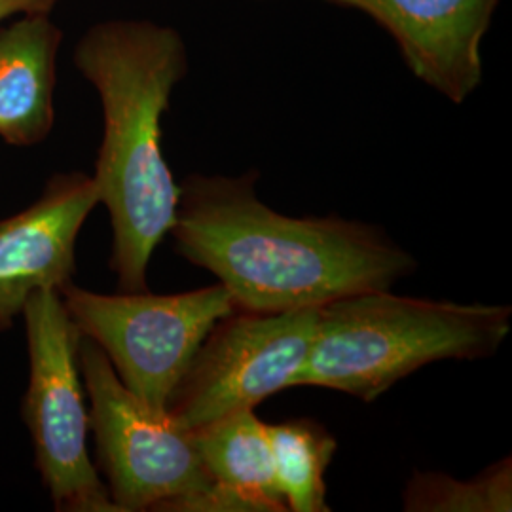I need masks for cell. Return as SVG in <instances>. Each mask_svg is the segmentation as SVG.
I'll return each mask as SVG.
<instances>
[{
	"mask_svg": "<svg viewBox=\"0 0 512 512\" xmlns=\"http://www.w3.org/2000/svg\"><path fill=\"white\" fill-rule=\"evenodd\" d=\"M511 306L353 294L319 308L310 355L296 385L374 403L437 361L492 357L511 332Z\"/></svg>",
	"mask_w": 512,
	"mask_h": 512,
	"instance_id": "cell-3",
	"label": "cell"
},
{
	"mask_svg": "<svg viewBox=\"0 0 512 512\" xmlns=\"http://www.w3.org/2000/svg\"><path fill=\"white\" fill-rule=\"evenodd\" d=\"M410 512L512 511V461L501 459L471 480L442 473H416L403 495Z\"/></svg>",
	"mask_w": 512,
	"mask_h": 512,
	"instance_id": "cell-13",
	"label": "cell"
},
{
	"mask_svg": "<svg viewBox=\"0 0 512 512\" xmlns=\"http://www.w3.org/2000/svg\"><path fill=\"white\" fill-rule=\"evenodd\" d=\"M74 67L103 109V139L93 183L112 228L110 270L124 293L147 291L156 247L169 234L179 184L165 162L162 118L188 73L183 37L147 19L93 25L74 48Z\"/></svg>",
	"mask_w": 512,
	"mask_h": 512,
	"instance_id": "cell-2",
	"label": "cell"
},
{
	"mask_svg": "<svg viewBox=\"0 0 512 512\" xmlns=\"http://www.w3.org/2000/svg\"><path fill=\"white\" fill-rule=\"evenodd\" d=\"M363 12L393 37L423 84L461 105L482 82V40L501 0H325Z\"/></svg>",
	"mask_w": 512,
	"mask_h": 512,
	"instance_id": "cell-9",
	"label": "cell"
},
{
	"mask_svg": "<svg viewBox=\"0 0 512 512\" xmlns=\"http://www.w3.org/2000/svg\"><path fill=\"white\" fill-rule=\"evenodd\" d=\"M99 205L92 175L55 173L37 202L0 220V334L42 289L63 291L76 272V241Z\"/></svg>",
	"mask_w": 512,
	"mask_h": 512,
	"instance_id": "cell-8",
	"label": "cell"
},
{
	"mask_svg": "<svg viewBox=\"0 0 512 512\" xmlns=\"http://www.w3.org/2000/svg\"><path fill=\"white\" fill-rule=\"evenodd\" d=\"M59 294L80 336L103 349L120 382L165 414L207 334L238 310L220 283L177 294H101L71 283Z\"/></svg>",
	"mask_w": 512,
	"mask_h": 512,
	"instance_id": "cell-6",
	"label": "cell"
},
{
	"mask_svg": "<svg viewBox=\"0 0 512 512\" xmlns=\"http://www.w3.org/2000/svg\"><path fill=\"white\" fill-rule=\"evenodd\" d=\"M59 0H0V23L12 16L50 14Z\"/></svg>",
	"mask_w": 512,
	"mask_h": 512,
	"instance_id": "cell-14",
	"label": "cell"
},
{
	"mask_svg": "<svg viewBox=\"0 0 512 512\" xmlns=\"http://www.w3.org/2000/svg\"><path fill=\"white\" fill-rule=\"evenodd\" d=\"M63 33L48 14L0 29V139L33 147L54 128L55 59Z\"/></svg>",
	"mask_w": 512,
	"mask_h": 512,
	"instance_id": "cell-10",
	"label": "cell"
},
{
	"mask_svg": "<svg viewBox=\"0 0 512 512\" xmlns=\"http://www.w3.org/2000/svg\"><path fill=\"white\" fill-rule=\"evenodd\" d=\"M258 173L190 175L169 230L177 253L219 277L238 310H319L353 294L389 291L416 258L376 226L289 217L256 196Z\"/></svg>",
	"mask_w": 512,
	"mask_h": 512,
	"instance_id": "cell-1",
	"label": "cell"
},
{
	"mask_svg": "<svg viewBox=\"0 0 512 512\" xmlns=\"http://www.w3.org/2000/svg\"><path fill=\"white\" fill-rule=\"evenodd\" d=\"M319 310H236L220 319L171 395L167 416L186 431L255 410L296 387L308 361Z\"/></svg>",
	"mask_w": 512,
	"mask_h": 512,
	"instance_id": "cell-7",
	"label": "cell"
},
{
	"mask_svg": "<svg viewBox=\"0 0 512 512\" xmlns=\"http://www.w3.org/2000/svg\"><path fill=\"white\" fill-rule=\"evenodd\" d=\"M190 433L228 511H289L275 480L268 423L255 410L230 414Z\"/></svg>",
	"mask_w": 512,
	"mask_h": 512,
	"instance_id": "cell-11",
	"label": "cell"
},
{
	"mask_svg": "<svg viewBox=\"0 0 512 512\" xmlns=\"http://www.w3.org/2000/svg\"><path fill=\"white\" fill-rule=\"evenodd\" d=\"M275 480L287 509L329 512L325 475L338 448L329 431L310 418L268 423Z\"/></svg>",
	"mask_w": 512,
	"mask_h": 512,
	"instance_id": "cell-12",
	"label": "cell"
},
{
	"mask_svg": "<svg viewBox=\"0 0 512 512\" xmlns=\"http://www.w3.org/2000/svg\"><path fill=\"white\" fill-rule=\"evenodd\" d=\"M29 384L21 416L38 475L59 512H120L88 452L90 416L82 382L80 332L61 294L42 289L23 310Z\"/></svg>",
	"mask_w": 512,
	"mask_h": 512,
	"instance_id": "cell-5",
	"label": "cell"
},
{
	"mask_svg": "<svg viewBox=\"0 0 512 512\" xmlns=\"http://www.w3.org/2000/svg\"><path fill=\"white\" fill-rule=\"evenodd\" d=\"M78 361L99 469L118 511L228 512L192 433L131 393L84 336Z\"/></svg>",
	"mask_w": 512,
	"mask_h": 512,
	"instance_id": "cell-4",
	"label": "cell"
}]
</instances>
